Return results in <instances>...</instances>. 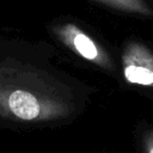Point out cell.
<instances>
[{"mask_svg":"<svg viewBox=\"0 0 153 153\" xmlns=\"http://www.w3.org/2000/svg\"><path fill=\"white\" fill-rule=\"evenodd\" d=\"M90 90L53 65L42 47L0 38V123L63 124L84 110Z\"/></svg>","mask_w":153,"mask_h":153,"instance_id":"1","label":"cell"},{"mask_svg":"<svg viewBox=\"0 0 153 153\" xmlns=\"http://www.w3.org/2000/svg\"><path fill=\"white\" fill-rule=\"evenodd\" d=\"M53 32L63 45L81 59L105 71H112L115 68L109 53L75 23L62 22L54 24Z\"/></svg>","mask_w":153,"mask_h":153,"instance_id":"2","label":"cell"},{"mask_svg":"<svg viewBox=\"0 0 153 153\" xmlns=\"http://www.w3.org/2000/svg\"><path fill=\"white\" fill-rule=\"evenodd\" d=\"M122 72L127 82L153 88V51L139 41H129L122 51Z\"/></svg>","mask_w":153,"mask_h":153,"instance_id":"3","label":"cell"},{"mask_svg":"<svg viewBox=\"0 0 153 153\" xmlns=\"http://www.w3.org/2000/svg\"><path fill=\"white\" fill-rule=\"evenodd\" d=\"M104 6H108L118 12L140 16L153 17V7L147 0H94Z\"/></svg>","mask_w":153,"mask_h":153,"instance_id":"4","label":"cell"},{"mask_svg":"<svg viewBox=\"0 0 153 153\" xmlns=\"http://www.w3.org/2000/svg\"><path fill=\"white\" fill-rule=\"evenodd\" d=\"M143 153H153V130H147L142 139Z\"/></svg>","mask_w":153,"mask_h":153,"instance_id":"5","label":"cell"}]
</instances>
